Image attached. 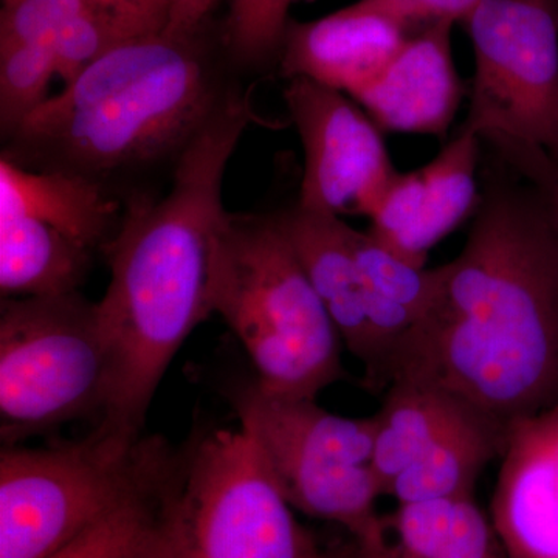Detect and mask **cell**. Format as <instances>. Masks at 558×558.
I'll return each instance as SVG.
<instances>
[{
  "instance_id": "1",
  "label": "cell",
  "mask_w": 558,
  "mask_h": 558,
  "mask_svg": "<svg viewBox=\"0 0 558 558\" xmlns=\"http://www.w3.org/2000/svg\"><path fill=\"white\" fill-rule=\"evenodd\" d=\"M495 160L464 247L438 266L433 303L389 360L387 388L436 385L510 429L558 405V233L535 190Z\"/></svg>"
},
{
  "instance_id": "2",
  "label": "cell",
  "mask_w": 558,
  "mask_h": 558,
  "mask_svg": "<svg viewBox=\"0 0 558 558\" xmlns=\"http://www.w3.org/2000/svg\"><path fill=\"white\" fill-rule=\"evenodd\" d=\"M250 120L247 98L231 90L175 159L168 194L135 202L106 245L110 282L98 301L112 357L106 427L142 435L172 359L213 314V253L229 213L223 175Z\"/></svg>"
},
{
  "instance_id": "3",
  "label": "cell",
  "mask_w": 558,
  "mask_h": 558,
  "mask_svg": "<svg viewBox=\"0 0 558 558\" xmlns=\"http://www.w3.org/2000/svg\"><path fill=\"white\" fill-rule=\"evenodd\" d=\"M230 92L193 38L128 39L22 121L7 157L106 185L119 172L178 159Z\"/></svg>"
},
{
  "instance_id": "4",
  "label": "cell",
  "mask_w": 558,
  "mask_h": 558,
  "mask_svg": "<svg viewBox=\"0 0 558 558\" xmlns=\"http://www.w3.org/2000/svg\"><path fill=\"white\" fill-rule=\"evenodd\" d=\"M213 314L236 336L271 395L317 399L347 379L343 341L275 215L227 213L216 234Z\"/></svg>"
},
{
  "instance_id": "5",
  "label": "cell",
  "mask_w": 558,
  "mask_h": 558,
  "mask_svg": "<svg viewBox=\"0 0 558 558\" xmlns=\"http://www.w3.org/2000/svg\"><path fill=\"white\" fill-rule=\"evenodd\" d=\"M179 458L160 438L95 425L86 438L0 453V558H47L113 510L167 498Z\"/></svg>"
},
{
  "instance_id": "6",
  "label": "cell",
  "mask_w": 558,
  "mask_h": 558,
  "mask_svg": "<svg viewBox=\"0 0 558 558\" xmlns=\"http://www.w3.org/2000/svg\"><path fill=\"white\" fill-rule=\"evenodd\" d=\"M112 357L98 303L78 292L2 299L0 438L17 446L75 421L100 424Z\"/></svg>"
},
{
  "instance_id": "7",
  "label": "cell",
  "mask_w": 558,
  "mask_h": 558,
  "mask_svg": "<svg viewBox=\"0 0 558 558\" xmlns=\"http://www.w3.org/2000/svg\"><path fill=\"white\" fill-rule=\"evenodd\" d=\"M227 388L293 509L340 524L362 553L384 549L387 521L377 510L384 492L371 469L374 417L340 416L317 399L271 395L255 377Z\"/></svg>"
},
{
  "instance_id": "8",
  "label": "cell",
  "mask_w": 558,
  "mask_h": 558,
  "mask_svg": "<svg viewBox=\"0 0 558 558\" xmlns=\"http://www.w3.org/2000/svg\"><path fill=\"white\" fill-rule=\"evenodd\" d=\"M161 515L178 558H339L296 519L242 425L207 433L179 458Z\"/></svg>"
},
{
  "instance_id": "9",
  "label": "cell",
  "mask_w": 558,
  "mask_h": 558,
  "mask_svg": "<svg viewBox=\"0 0 558 558\" xmlns=\"http://www.w3.org/2000/svg\"><path fill=\"white\" fill-rule=\"evenodd\" d=\"M464 24L475 75L462 128L499 159L558 161V0H483Z\"/></svg>"
},
{
  "instance_id": "10",
  "label": "cell",
  "mask_w": 558,
  "mask_h": 558,
  "mask_svg": "<svg viewBox=\"0 0 558 558\" xmlns=\"http://www.w3.org/2000/svg\"><path fill=\"white\" fill-rule=\"evenodd\" d=\"M284 101L304 150L296 204L369 218L396 172L380 128L348 94L312 80L290 78Z\"/></svg>"
},
{
  "instance_id": "11",
  "label": "cell",
  "mask_w": 558,
  "mask_h": 558,
  "mask_svg": "<svg viewBox=\"0 0 558 558\" xmlns=\"http://www.w3.org/2000/svg\"><path fill=\"white\" fill-rule=\"evenodd\" d=\"M490 519L509 558H558V405L510 428Z\"/></svg>"
},
{
  "instance_id": "12",
  "label": "cell",
  "mask_w": 558,
  "mask_h": 558,
  "mask_svg": "<svg viewBox=\"0 0 558 558\" xmlns=\"http://www.w3.org/2000/svg\"><path fill=\"white\" fill-rule=\"evenodd\" d=\"M450 22L410 36L373 83L351 95L380 130L444 137L464 86L451 53Z\"/></svg>"
},
{
  "instance_id": "13",
  "label": "cell",
  "mask_w": 558,
  "mask_h": 558,
  "mask_svg": "<svg viewBox=\"0 0 558 558\" xmlns=\"http://www.w3.org/2000/svg\"><path fill=\"white\" fill-rule=\"evenodd\" d=\"M411 33L399 22L357 3L311 22H289L282 39L281 72L307 78L349 97L373 83Z\"/></svg>"
},
{
  "instance_id": "14",
  "label": "cell",
  "mask_w": 558,
  "mask_h": 558,
  "mask_svg": "<svg viewBox=\"0 0 558 558\" xmlns=\"http://www.w3.org/2000/svg\"><path fill=\"white\" fill-rule=\"evenodd\" d=\"M275 218L339 330L344 349L359 360L365 377L373 368V344L362 278L352 248V227L339 216L311 211L299 204L277 213Z\"/></svg>"
},
{
  "instance_id": "15",
  "label": "cell",
  "mask_w": 558,
  "mask_h": 558,
  "mask_svg": "<svg viewBox=\"0 0 558 558\" xmlns=\"http://www.w3.org/2000/svg\"><path fill=\"white\" fill-rule=\"evenodd\" d=\"M352 248L373 344V368L363 377V385L374 395H381L387 388L389 360L438 292V267L425 269L403 259L369 231L352 229Z\"/></svg>"
},
{
  "instance_id": "16",
  "label": "cell",
  "mask_w": 558,
  "mask_h": 558,
  "mask_svg": "<svg viewBox=\"0 0 558 558\" xmlns=\"http://www.w3.org/2000/svg\"><path fill=\"white\" fill-rule=\"evenodd\" d=\"M117 215V202L97 180L0 160V216L43 220L95 253L112 240Z\"/></svg>"
},
{
  "instance_id": "17",
  "label": "cell",
  "mask_w": 558,
  "mask_h": 558,
  "mask_svg": "<svg viewBox=\"0 0 558 558\" xmlns=\"http://www.w3.org/2000/svg\"><path fill=\"white\" fill-rule=\"evenodd\" d=\"M481 411L453 392L414 380H395L381 392L374 417L371 469L384 497L388 487L444 435Z\"/></svg>"
},
{
  "instance_id": "18",
  "label": "cell",
  "mask_w": 558,
  "mask_h": 558,
  "mask_svg": "<svg viewBox=\"0 0 558 558\" xmlns=\"http://www.w3.org/2000/svg\"><path fill=\"white\" fill-rule=\"evenodd\" d=\"M92 255L89 248L43 220L0 216L2 299L78 292Z\"/></svg>"
},
{
  "instance_id": "19",
  "label": "cell",
  "mask_w": 558,
  "mask_h": 558,
  "mask_svg": "<svg viewBox=\"0 0 558 558\" xmlns=\"http://www.w3.org/2000/svg\"><path fill=\"white\" fill-rule=\"evenodd\" d=\"M509 428L483 413L450 429L388 487L398 505L475 497L476 483L494 459L501 458Z\"/></svg>"
},
{
  "instance_id": "20",
  "label": "cell",
  "mask_w": 558,
  "mask_h": 558,
  "mask_svg": "<svg viewBox=\"0 0 558 558\" xmlns=\"http://www.w3.org/2000/svg\"><path fill=\"white\" fill-rule=\"evenodd\" d=\"M387 517V558H509L475 497L398 505Z\"/></svg>"
},
{
  "instance_id": "21",
  "label": "cell",
  "mask_w": 558,
  "mask_h": 558,
  "mask_svg": "<svg viewBox=\"0 0 558 558\" xmlns=\"http://www.w3.org/2000/svg\"><path fill=\"white\" fill-rule=\"evenodd\" d=\"M483 142L464 130L447 143L438 156L421 168L424 199L416 230L407 247L405 259L425 267L428 253L457 230L478 207V168Z\"/></svg>"
},
{
  "instance_id": "22",
  "label": "cell",
  "mask_w": 558,
  "mask_h": 558,
  "mask_svg": "<svg viewBox=\"0 0 558 558\" xmlns=\"http://www.w3.org/2000/svg\"><path fill=\"white\" fill-rule=\"evenodd\" d=\"M58 75L51 46L0 40V124L10 137L47 100Z\"/></svg>"
},
{
  "instance_id": "23",
  "label": "cell",
  "mask_w": 558,
  "mask_h": 558,
  "mask_svg": "<svg viewBox=\"0 0 558 558\" xmlns=\"http://www.w3.org/2000/svg\"><path fill=\"white\" fill-rule=\"evenodd\" d=\"M165 498H138L68 543L47 558H130L159 520Z\"/></svg>"
},
{
  "instance_id": "24",
  "label": "cell",
  "mask_w": 558,
  "mask_h": 558,
  "mask_svg": "<svg viewBox=\"0 0 558 558\" xmlns=\"http://www.w3.org/2000/svg\"><path fill=\"white\" fill-rule=\"evenodd\" d=\"M295 0H230L227 43L244 64L269 60L282 46L289 7Z\"/></svg>"
},
{
  "instance_id": "25",
  "label": "cell",
  "mask_w": 558,
  "mask_h": 558,
  "mask_svg": "<svg viewBox=\"0 0 558 558\" xmlns=\"http://www.w3.org/2000/svg\"><path fill=\"white\" fill-rule=\"evenodd\" d=\"M422 199H424L422 171H396L381 191L379 201L369 216L373 220L369 233L403 259L421 218Z\"/></svg>"
},
{
  "instance_id": "26",
  "label": "cell",
  "mask_w": 558,
  "mask_h": 558,
  "mask_svg": "<svg viewBox=\"0 0 558 558\" xmlns=\"http://www.w3.org/2000/svg\"><path fill=\"white\" fill-rule=\"evenodd\" d=\"M89 10L94 9L87 0H3L0 40L46 44L53 49L58 32Z\"/></svg>"
},
{
  "instance_id": "27",
  "label": "cell",
  "mask_w": 558,
  "mask_h": 558,
  "mask_svg": "<svg viewBox=\"0 0 558 558\" xmlns=\"http://www.w3.org/2000/svg\"><path fill=\"white\" fill-rule=\"evenodd\" d=\"M128 40L116 25L98 11L89 10L69 22L53 39L54 61L58 76L65 84L75 80L92 62L106 51Z\"/></svg>"
},
{
  "instance_id": "28",
  "label": "cell",
  "mask_w": 558,
  "mask_h": 558,
  "mask_svg": "<svg viewBox=\"0 0 558 558\" xmlns=\"http://www.w3.org/2000/svg\"><path fill=\"white\" fill-rule=\"evenodd\" d=\"M483 0H357L360 9L399 22L413 35L440 22H464Z\"/></svg>"
},
{
  "instance_id": "29",
  "label": "cell",
  "mask_w": 558,
  "mask_h": 558,
  "mask_svg": "<svg viewBox=\"0 0 558 558\" xmlns=\"http://www.w3.org/2000/svg\"><path fill=\"white\" fill-rule=\"evenodd\" d=\"M126 39L167 31L172 0H87Z\"/></svg>"
},
{
  "instance_id": "30",
  "label": "cell",
  "mask_w": 558,
  "mask_h": 558,
  "mask_svg": "<svg viewBox=\"0 0 558 558\" xmlns=\"http://www.w3.org/2000/svg\"><path fill=\"white\" fill-rule=\"evenodd\" d=\"M512 172L535 190L558 233V161L539 156Z\"/></svg>"
},
{
  "instance_id": "31",
  "label": "cell",
  "mask_w": 558,
  "mask_h": 558,
  "mask_svg": "<svg viewBox=\"0 0 558 558\" xmlns=\"http://www.w3.org/2000/svg\"><path fill=\"white\" fill-rule=\"evenodd\" d=\"M218 0H172L170 22L165 33L172 38H193Z\"/></svg>"
},
{
  "instance_id": "32",
  "label": "cell",
  "mask_w": 558,
  "mask_h": 558,
  "mask_svg": "<svg viewBox=\"0 0 558 558\" xmlns=\"http://www.w3.org/2000/svg\"><path fill=\"white\" fill-rule=\"evenodd\" d=\"M130 558H178L161 512L159 520L149 529L148 534L138 543Z\"/></svg>"
},
{
  "instance_id": "33",
  "label": "cell",
  "mask_w": 558,
  "mask_h": 558,
  "mask_svg": "<svg viewBox=\"0 0 558 558\" xmlns=\"http://www.w3.org/2000/svg\"><path fill=\"white\" fill-rule=\"evenodd\" d=\"M304 2H312V0H304Z\"/></svg>"
}]
</instances>
